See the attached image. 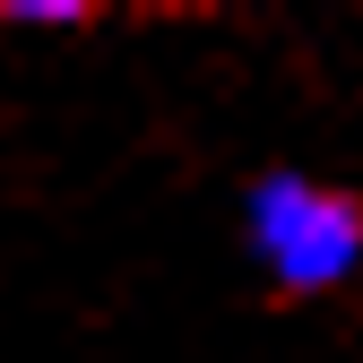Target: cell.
Instances as JSON below:
<instances>
[{"label":"cell","instance_id":"obj_1","mask_svg":"<svg viewBox=\"0 0 363 363\" xmlns=\"http://www.w3.org/2000/svg\"><path fill=\"white\" fill-rule=\"evenodd\" d=\"M251 242H259V259L277 268L286 286L311 294V286H337L363 259V216H354V199L329 191V182L268 173L251 191Z\"/></svg>","mask_w":363,"mask_h":363}]
</instances>
